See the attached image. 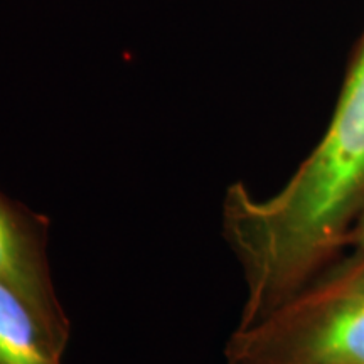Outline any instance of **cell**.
<instances>
[{
  "label": "cell",
  "mask_w": 364,
  "mask_h": 364,
  "mask_svg": "<svg viewBox=\"0 0 364 364\" xmlns=\"http://www.w3.org/2000/svg\"><path fill=\"white\" fill-rule=\"evenodd\" d=\"M68 348L16 290L0 282V364H63Z\"/></svg>",
  "instance_id": "obj_4"
},
{
  "label": "cell",
  "mask_w": 364,
  "mask_h": 364,
  "mask_svg": "<svg viewBox=\"0 0 364 364\" xmlns=\"http://www.w3.org/2000/svg\"><path fill=\"white\" fill-rule=\"evenodd\" d=\"M226 364H364V255L248 327H236Z\"/></svg>",
  "instance_id": "obj_2"
},
{
  "label": "cell",
  "mask_w": 364,
  "mask_h": 364,
  "mask_svg": "<svg viewBox=\"0 0 364 364\" xmlns=\"http://www.w3.org/2000/svg\"><path fill=\"white\" fill-rule=\"evenodd\" d=\"M49 231L48 216L0 191V282L16 290L59 339L70 343L71 322L49 262Z\"/></svg>",
  "instance_id": "obj_3"
},
{
  "label": "cell",
  "mask_w": 364,
  "mask_h": 364,
  "mask_svg": "<svg viewBox=\"0 0 364 364\" xmlns=\"http://www.w3.org/2000/svg\"><path fill=\"white\" fill-rule=\"evenodd\" d=\"M363 211L364 36L321 142L284 188L267 199L243 182L226 191L223 235L247 285L238 327L262 321L311 284Z\"/></svg>",
  "instance_id": "obj_1"
},
{
  "label": "cell",
  "mask_w": 364,
  "mask_h": 364,
  "mask_svg": "<svg viewBox=\"0 0 364 364\" xmlns=\"http://www.w3.org/2000/svg\"><path fill=\"white\" fill-rule=\"evenodd\" d=\"M354 245V247L361 248L364 252V211L361 213V216L358 218V221L354 223V226L349 231L348 238H346V245Z\"/></svg>",
  "instance_id": "obj_5"
}]
</instances>
